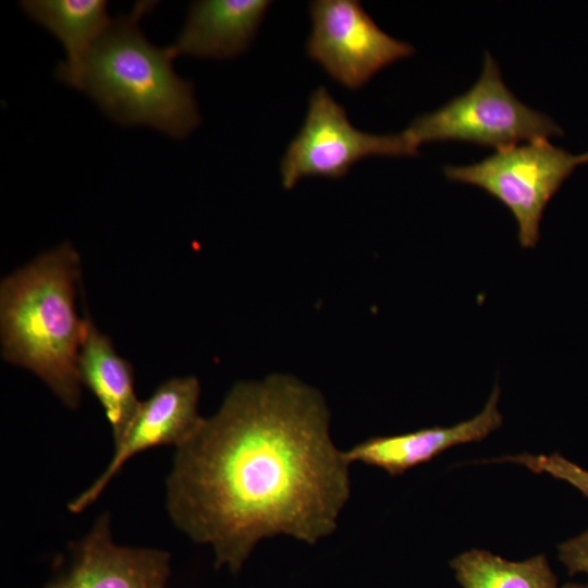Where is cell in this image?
<instances>
[{"mask_svg": "<svg viewBox=\"0 0 588 588\" xmlns=\"http://www.w3.org/2000/svg\"><path fill=\"white\" fill-rule=\"evenodd\" d=\"M350 464L330 436L323 395L291 375L235 383L175 448L166 479L173 525L236 574L264 539L315 544L336 529Z\"/></svg>", "mask_w": 588, "mask_h": 588, "instance_id": "1", "label": "cell"}, {"mask_svg": "<svg viewBox=\"0 0 588 588\" xmlns=\"http://www.w3.org/2000/svg\"><path fill=\"white\" fill-rule=\"evenodd\" d=\"M79 275L78 254L64 242L0 283L2 358L35 373L71 409L81 401L77 365L89 319L76 310Z\"/></svg>", "mask_w": 588, "mask_h": 588, "instance_id": "2", "label": "cell"}, {"mask_svg": "<svg viewBox=\"0 0 588 588\" xmlns=\"http://www.w3.org/2000/svg\"><path fill=\"white\" fill-rule=\"evenodd\" d=\"M152 4L138 2L131 13L112 20L87 53L74 88L122 125H146L183 138L200 117L193 84L174 72L167 47L154 46L139 28Z\"/></svg>", "mask_w": 588, "mask_h": 588, "instance_id": "3", "label": "cell"}, {"mask_svg": "<svg viewBox=\"0 0 588 588\" xmlns=\"http://www.w3.org/2000/svg\"><path fill=\"white\" fill-rule=\"evenodd\" d=\"M404 132L418 147L429 142L462 140L497 150L563 134L550 117L514 96L489 52L479 79L469 90L415 118Z\"/></svg>", "mask_w": 588, "mask_h": 588, "instance_id": "4", "label": "cell"}, {"mask_svg": "<svg viewBox=\"0 0 588 588\" xmlns=\"http://www.w3.org/2000/svg\"><path fill=\"white\" fill-rule=\"evenodd\" d=\"M588 152L573 155L549 139L517 144L469 166H448V180L476 185L505 205L518 225L524 248L540 238V221L550 199Z\"/></svg>", "mask_w": 588, "mask_h": 588, "instance_id": "5", "label": "cell"}, {"mask_svg": "<svg viewBox=\"0 0 588 588\" xmlns=\"http://www.w3.org/2000/svg\"><path fill=\"white\" fill-rule=\"evenodd\" d=\"M417 154L418 146L404 131L380 135L356 128L345 108L319 86L311 93L304 122L281 159V183L291 189L307 176L341 179L370 156Z\"/></svg>", "mask_w": 588, "mask_h": 588, "instance_id": "6", "label": "cell"}, {"mask_svg": "<svg viewBox=\"0 0 588 588\" xmlns=\"http://www.w3.org/2000/svg\"><path fill=\"white\" fill-rule=\"evenodd\" d=\"M308 57L348 89H358L383 68L415 52L384 33L356 0H316L309 5Z\"/></svg>", "mask_w": 588, "mask_h": 588, "instance_id": "7", "label": "cell"}, {"mask_svg": "<svg viewBox=\"0 0 588 588\" xmlns=\"http://www.w3.org/2000/svg\"><path fill=\"white\" fill-rule=\"evenodd\" d=\"M200 384L196 377H175L163 381L140 403L139 409L103 473L68 507L79 513L98 499L111 479L134 455L160 445L184 443L204 420L198 414Z\"/></svg>", "mask_w": 588, "mask_h": 588, "instance_id": "8", "label": "cell"}, {"mask_svg": "<svg viewBox=\"0 0 588 588\" xmlns=\"http://www.w3.org/2000/svg\"><path fill=\"white\" fill-rule=\"evenodd\" d=\"M71 553L66 571L45 588H166L170 576L168 552L114 543L109 513L72 544Z\"/></svg>", "mask_w": 588, "mask_h": 588, "instance_id": "9", "label": "cell"}, {"mask_svg": "<svg viewBox=\"0 0 588 588\" xmlns=\"http://www.w3.org/2000/svg\"><path fill=\"white\" fill-rule=\"evenodd\" d=\"M500 389L497 385L482 411L470 419L451 427H429L416 431L369 438L343 451L348 464L362 463L380 468L391 476L427 463L450 448L480 441L503 421L499 411Z\"/></svg>", "mask_w": 588, "mask_h": 588, "instance_id": "10", "label": "cell"}, {"mask_svg": "<svg viewBox=\"0 0 588 588\" xmlns=\"http://www.w3.org/2000/svg\"><path fill=\"white\" fill-rule=\"evenodd\" d=\"M272 2L266 0H203L194 2L170 54L231 59L252 44Z\"/></svg>", "mask_w": 588, "mask_h": 588, "instance_id": "11", "label": "cell"}, {"mask_svg": "<svg viewBox=\"0 0 588 588\" xmlns=\"http://www.w3.org/2000/svg\"><path fill=\"white\" fill-rule=\"evenodd\" d=\"M78 376L98 400L110 424L114 445L126 434L140 406L133 367L114 350L111 339L88 319L78 355Z\"/></svg>", "mask_w": 588, "mask_h": 588, "instance_id": "12", "label": "cell"}, {"mask_svg": "<svg viewBox=\"0 0 588 588\" xmlns=\"http://www.w3.org/2000/svg\"><path fill=\"white\" fill-rule=\"evenodd\" d=\"M24 12L52 33L63 45L66 61L57 70V77L75 86L82 64L112 20L102 0H25Z\"/></svg>", "mask_w": 588, "mask_h": 588, "instance_id": "13", "label": "cell"}, {"mask_svg": "<svg viewBox=\"0 0 588 588\" xmlns=\"http://www.w3.org/2000/svg\"><path fill=\"white\" fill-rule=\"evenodd\" d=\"M450 566L462 588H560L544 555L513 562L471 549L452 559Z\"/></svg>", "mask_w": 588, "mask_h": 588, "instance_id": "14", "label": "cell"}, {"mask_svg": "<svg viewBox=\"0 0 588 588\" xmlns=\"http://www.w3.org/2000/svg\"><path fill=\"white\" fill-rule=\"evenodd\" d=\"M493 462H510L523 465L535 473H546L552 477L566 481L585 497H588V470L568 461L562 455L554 453L551 455H532L523 453L507 455L497 458Z\"/></svg>", "mask_w": 588, "mask_h": 588, "instance_id": "15", "label": "cell"}, {"mask_svg": "<svg viewBox=\"0 0 588 588\" xmlns=\"http://www.w3.org/2000/svg\"><path fill=\"white\" fill-rule=\"evenodd\" d=\"M558 555L571 575H588V529L560 543Z\"/></svg>", "mask_w": 588, "mask_h": 588, "instance_id": "16", "label": "cell"}, {"mask_svg": "<svg viewBox=\"0 0 588 588\" xmlns=\"http://www.w3.org/2000/svg\"><path fill=\"white\" fill-rule=\"evenodd\" d=\"M560 588H588V585L577 584V583H569L566 584Z\"/></svg>", "mask_w": 588, "mask_h": 588, "instance_id": "17", "label": "cell"}]
</instances>
